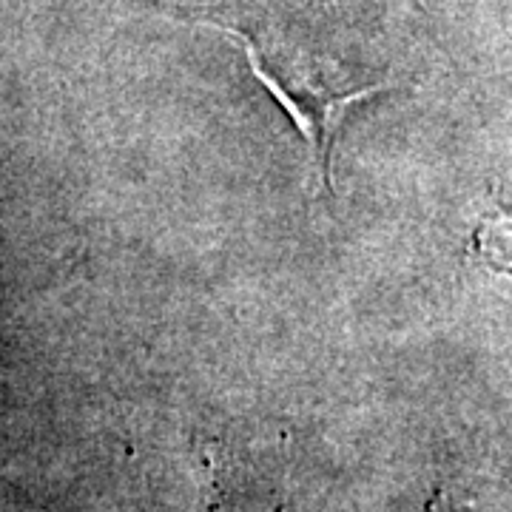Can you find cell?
<instances>
[{
  "mask_svg": "<svg viewBox=\"0 0 512 512\" xmlns=\"http://www.w3.org/2000/svg\"><path fill=\"white\" fill-rule=\"evenodd\" d=\"M211 26H217L220 32H225L228 37H234L239 46H242V52L248 57V66H251V72L256 74V80L268 89V94L274 97L282 109L288 111L293 126L299 128L302 137L308 140V146H311L313 151V163H316V171H319V180H322L325 191L330 194V191H333V185H330V151H333V137H336V131L342 126V120H345V114H348L350 106H356L359 100H367L370 94L384 92L387 83L367 86V89H359V92L350 94H333V97H322V94H319V97L302 100V97H293V94L282 86V80L265 66L262 52L256 49V43L251 40V35H245V32H239V29H228V26H222V23H211Z\"/></svg>",
  "mask_w": 512,
  "mask_h": 512,
  "instance_id": "cell-1",
  "label": "cell"
}]
</instances>
